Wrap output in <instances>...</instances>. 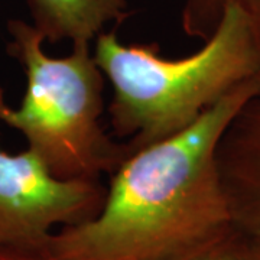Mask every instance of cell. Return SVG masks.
<instances>
[{"mask_svg": "<svg viewBox=\"0 0 260 260\" xmlns=\"http://www.w3.org/2000/svg\"><path fill=\"white\" fill-rule=\"evenodd\" d=\"M260 75L191 127L130 155L110 175L95 217L59 229L41 247L55 260H194L236 233L215 165L220 135Z\"/></svg>", "mask_w": 260, "mask_h": 260, "instance_id": "1", "label": "cell"}, {"mask_svg": "<svg viewBox=\"0 0 260 260\" xmlns=\"http://www.w3.org/2000/svg\"><path fill=\"white\" fill-rule=\"evenodd\" d=\"M93 56L113 87L112 135L130 155L191 127L243 83L260 75V47L247 19L225 8L197 52L164 58L156 42L123 44L116 30L94 39Z\"/></svg>", "mask_w": 260, "mask_h": 260, "instance_id": "2", "label": "cell"}, {"mask_svg": "<svg viewBox=\"0 0 260 260\" xmlns=\"http://www.w3.org/2000/svg\"><path fill=\"white\" fill-rule=\"evenodd\" d=\"M6 52L22 65L26 90L18 109L0 87V121L20 132L28 148L61 179H100L129 158L102 124L106 77L90 45H73L67 56H49L44 37L22 19L8 22Z\"/></svg>", "mask_w": 260, "mask_h": 260, "instance_id": "3", "label": "cell"}, {"mask_svg": "<svg viewBox=\"0 0 260 260\" xmlns=\"http://www.w3.org/2000/svg\"><path fill=\"white\" fill-rule=\"evenodd\" d=\"M106 194L100 179L56 178L29 148L0 149V247L41 249L56 230L95 217Z\"/></svg>", "mask_w": 260, "mask_h": 260, "instance_id": "4", "label": "cell"}, {"mask_svg": "<svg viewBox=\"0 0 260 260\" xmlns=\"http://www.w3.org/2000/svg\"><path fill=\"white\" fill-rule=\"evenodd\" d=\"M215 165L234 230L260 240V90L224 127Z\"/></svg>", "mask_w": 260, "mask_h": 260, "instance_id": "5", "label": "cell"}, {"mask_svg": "<svg viewBox=\"0 0 260 260\" xmlns=\"http://www.w3.org/2000/svg\"><path fill=\"white\" fill-rule=\"evenodd\" d=\"M32 25L45 42L90 45L107 25L130 16L127 0H26Z\"/></svg>", "mask_w": 260, "mask_h": 260, "instance_id": "6", "label": "cell"}, {"mask_svg": "<svg viewBox=\"0 0 260 260\" xmlns=\"http://www.w3.org/2000/svg\"><path fill=\"white\" fill-rule=\"evenodd\" d=\"M229 6L240 10L247 19L260 47V0H185L181 15L182 29L188 37L207 39Z\"/></svg>", "mask_w": 260, "mask_h": 260, "instance_id": "7", "label": "cell"}, {"mask_svg": "<svg viewBox=\"0 0 260 260\" xmlns=\"http://www.w3.org/2000/svg\"><path fill=\"white\" fill-rule=\"evenodd\" d=\"M237 247H239V233L236 232L232 237L220 243L204 254L198 256L194 260H239L237 259Z\"/></svg>", "mask_w": 260, "mask_h": 260, "instance_id": "8", "label": "cell"}, {"mask_svg": "<svg viewBox=\"0 0 260 260\" xmlns=\"http://www.w3.org/2000/svg\"><path fill=\"white\" fill-rule=\"evenodd\" d=\"M0 260H55L41 249L28 250V249H12L0 247Z\"/></svg>", "mask_w": 260, "mask_h": 260, "instance_id": "9", "label": "cell"}, {"mask_svg": "<svg viewBox=\"0 0 260 260\" xmlns=\"http://www.w3.org/2000/svg\"><path fill=\"white\" fill-rule=\"evenodd\" d=\"M239 260H260V240L247 239L239 234V247H237Z\"/></svg>", "mask_w": 260, "mask_h": 260, "instance_id": "10", "label": "cell"}]
</instances>
